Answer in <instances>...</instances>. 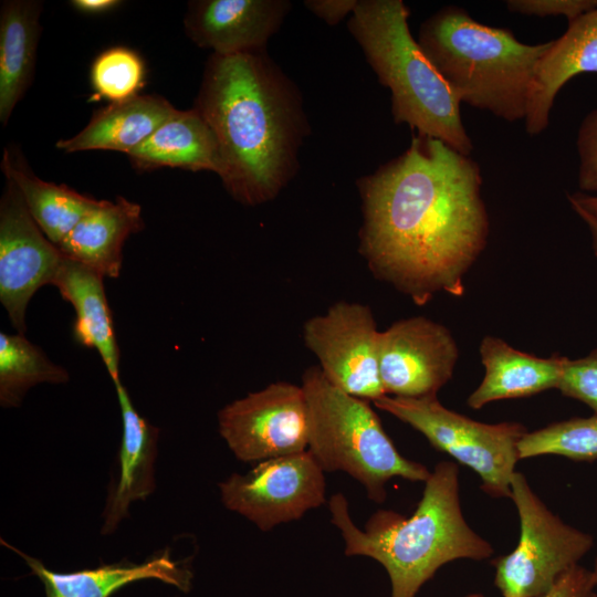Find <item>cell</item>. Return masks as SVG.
Returning a JSON list of instances; mask_svg holds the SVG:
<instances>
[{"label": "cell", "instance_id": "6da1fadb", "mask_svg": "<svg viewBox=\"0 0 597 597\" xmlns=\"http://www.w3.org/2000/svg\"><path fill=\"white\" fill-rule=\"evenodd\" d=\"M482 184L470 156L417 134L404 154L360 179L359 252L375 277L417 305L441 292L462 296L490 234Z\"/></svg>", "mask_w": 597, "mask_h": 597}, {"label": "cell", "instance_id": "7a4b0ae2", "mask_svg": "<svg viewBox=\"0 0 597 597\" xmlns=\"http://www.w3.org/2000/svg\"><path fill=\"white\" fill-rule=\"evenodd\" d=\"M193 108L214 134L232 198L245 206L275 198L296 172L308 126L297 88L264 51L212 53Z\"/></svg>", "mask_w": 597, "mask_h": 597}, {"label": "cell", "instance_id": "3957f363", "mask_svg": "<svg viewBox=\"0 0 597 597\" xmlns=\"http://www.w3.org/2000/svg\"><path fill=\"white\" fill-rule=\"evenodd\" d=\"M423 483L422 496L410 516L378 510L364 528L354 523L343 493L327 502L331 522L344 540L345 555L378 562L390 579V597H416L443 565L455 559L483 561L494 553L463 516L454 462L437 463Z\"/></svg>", "mask_w": 597, "mask_h": 597}, {"label": "cell", "instance_id": "277c9868", "mask_svg": "<svg viewBox=\"0 0 597 597\" xmlns=\"http://www.w3.org/2000/svg\"><path fill=\"white\" fill-rule=\"evenodd\" d=\"M418 43L461 103L510 123L525 121L536 67L551 41L521 42L448 6L420 25Z\"/></svg>", "mask_w": 597, "mask_h": 597}, {"label": "cell", "instance_id": "5b68a950", "mask_svg": "<svg viewBox=\"0 0 597 597\" xmlns=\"http://www.w3.org/2000/svg\"><path fill=\"white\" fill-rule=\"evenodd\" d=\"M409 14L401 0H362L348 28L379 82L391 92L395 122L470 156L473 143L460 102L412 38Z\"/></svg>", "mask_w": 597, "mask_h": 597}, {"label": "cell", "instance_id": "8992f818", "mask_svg": "<svg viewBox=\"0 0 597 597\" xmlns=\"http://www.w3.org/2000/svg\"><path fill=\"white\" fill-rule=\"evenodd\" d=\"M301 386L308 409L307 450L324 472L347 473L375 503L386 500L392 478H429L426 465L400 454L367 400L335 387L317 365L305 369Z\"/></svg>", "mask_w": 597, "mask_h": 597}, {"label": "cell", "instance_id": "52a82bcc", "mask_svg": "<svg viewBox=\"0 0 597 597\" xmlns=\"http://www.w3.org/2000/svg\"><path fill=\"white\" fill-rule=\"evenodd\" d=\"M374 405L420 432L438 451L472 469L492 498L511 496L519 442L527 432L520 422L484 423L446 408L437 396L385 395Z\"/></svg>", "mask_w": 597, "mask_h": 597}, {"label": "cell", "instance_id": "ba28073f", "mask_svg": "<svg viewBox=\"0 0 597 597\" xmlns=\"http://www.w3.org/2000/svg\"><path fill=\"white\" fill-rule=\"evenodd\" d=\"M520 520L515 548L495 558L494 585L502 597H540L594 546V537L565 523L537 496L525 475L515 471L511 496Z\"/></svg>", "mask_w": 597, "mask_h": 597}, {"label": "cell", "instance_id": "9c48e42d", "mask_svg": "<svg viewBox=\"0 0 597 597\" xmlns=\"http://www.w3.org/2000/svg\"><path fill=\"white\" fill-rule=\"evenodd\" d=\"M223 505L259 530L302 519L326 503L325 472L308 450L255 463L219 483Z\"/></svg>", "mask_w": 597, "mask_h": 597}, {"label": "cell", "instance_id": "30bf717a", "mask_svg": "<svg viewBox=\"0 0 597 597\" xmlns=\"http://www.w3.org/2000/svg\"><path fill=\"white\" fill-rule=\"evenodd\" d=\"M222 439L243 462L258 463L308 447V409L302 386L276 381L218 412Z\"/></svg>", "mask_w": 597, "mask_h": 597}, {"label": "cell", "instance_id": "8fae6325", "mask_svg": "<svg viewBox=\"0 0 597 597\" xmlns=\"http://www.w3.org/2000/svg\"><path fill=\"white\" fill-rule=\"evenodd\" d=\"M379 334L369 306L341 301L303 325L305 346L316 356L327 380L342 391L375 401L385 396Z\"/></svg>", "mask_w": 597, "mask_h": 597}, {"label": "cell", "instance_id": "7c38bea8", "mask_svg": "<svg viewBox=\"0 0 597 597\" xmlns=\"http://www.w3.org/2000/svg\"><path fill=\"white\" fill-rule=\"evenodd\" d=\"M64 259L7 180L0 200V301L18 333H25L29 302L40 287L53 285Z\"/></svg>", "mask_w": 597, "mask_h": 597}, {"label": "cell", "instance_id": "4fadbf2b", "mask_svg": "<svg viewBox=\"0 0 597 597\" xmlns=\"http://www.w3.org/2000/svg\"><path fill=\"white\" fill-rule=\"evenodd\" d=\"M378 357L385 395L421 398L437 396L452 378L459 348L444 325L413 316L380 332Z\"/></svg>", "mask_w": 597, "mask_h": 597}, {"label": "cell", "instance_id": "5bb4252c", "mask_svg": "<svg viewBox=\"0 0 597 597\" xmlns=\"http://www.w3.org/2000/svg\"><path fill=\"white\" fill-rule=\"evenodd\" d=\"M290 8L286 0H197L188 4L185 29L214 54L262 52Z\"/></svg>", "mask_w": 597, "mask_h": 597}, {"label": "cell", "instance_id": "9a60e30c", "mask_svg": "<svg viewBox=\"0 0 597 597\" xmlns=\"http://www.w3.org/2000/svg\"><path fill=\"white\" fill-rule=\"evenodd\" d=\"M1 544L15 552L44 586L45 597H111L118 589L144 579H157L182 593L190 591L193 574L188 564L175 561L170 549L155 553L142 563L122 561L75 572H54L40 559L8 542Z\"/></svg>", "mask_w": 597, "mask_h": 597}, {"label": "cell", "instance_id": "2e32d148", "mask_svg": "<svg viewBox=\"0 0 597 597\" xmlns=\"http://www.w3.org/2000/svg\"><path fill=\"white\" fill-rule=\"evenodd\" d=\"M122 415V439L117 453V473L113 476L102 513L101 533H114L135 501L146 500L156 489L155 463L159 429L135 409L128 391L114 385Z\"/></svg>", "mask_w": 597, "mask_h": 597}, {"label": "cell", "instance_id": "e0dca14e", "mask_svg": "<svg viewBox=\"0 0 597 597\" xmlns=\"http://www.w3.org/2000/svg\"><path fill=\"white\" fill-rule=\"evenodd\" d=\"M583 73H597V7L568 22L565 33L551 41L540 60L525 117L527 134L547 128L558 92Z\"/></svg>", "mask_w": 597, "mask_h": 597}, {"label": "cell", "instance_id": "ac0fdd59", "mask_svg": "<svg viewBox=\"0 0 597 597\" xmlns=\"http://www.w3.org/2000/svg\"><path fill=\"white\" fill-rule=\"evenodd\" d=\"M484 367L481 384L467 399L472 409L502 400L531 397L558 388L567 357H537L521 352L502 338L484 336L480 344Z\"/></svg>", "mask_w": 597, "mask_h": 597}, {"label": "cell", "instance_id": "d6986e66", "mask_svg": "<svg viewBox=\"0 0 597 597\" xmlns=\"http://www.w3.org/2000/svg\"><path fill=\"white\" fill-rule=\"evenodd\" d=\"M138 203L117 197L100 200L57 245L62 253L104 277L117 279L123 265V247L144 229Z\"/></svg>", "mask_w": 597, "mask_h": 597}, {"label": "cell", "instance_id": "ffe728a7", "mask_svg": "<svg viewBox=\"0 0 597 597\" xmlns=\"http://www.w3.org/2000/svg\"><path fill=\"white\" fill-rule=\"evenodd\" d=\"M53 285L75 312L74 339L95 349L113 384H118L121 355L104 289V276L65 256Z\"/></svg>", "mask_w": 597, "mask_h": 597}, {"label": "cell", "instance_id": "44dd1931", "mask_svg": "<svg viewBox=\"0 0 597 597\" xmlns=\"http://www.w3.org/2000/svg\"><path fill=\"white\" fill-rule=\"evenodd\" d=\"M176 108L159 95H137L109 103L95 112L76 135L61 139L56 147L65 153L114 150L128 155L143 144Z\"/></svg>", "mask_w": 597, "mask_h": 597}, {"label": "cell", "instance_id": "7402d4cb", "mask_svg": "<svg viewBox=\"0 0 597 597\" xmlns=\"http://www.w3.org/2000/svg\"><path fill=\"white\" fill-rule=\"evenodd\" d=\"M127 156L138 170L170 167L191 171L209 170L218 176L221 172L214 134L195 108L176 109Z\"/></svg>", "mask_w": 597, "mask_h": 597}, {"label": "cell", "instance_id": "603a6c76", "mask_svg": "<svg viewBox=\"0 0 597 597\" xmlns=\"http://www.w3.org/2000/svg\"><path fill=\"white\" fill-rule=\"evenodd\" d=\"M42 2L7 0L0 9V122L6 126L32 84Z\"/></svg>", "mask_w": 597, "mask_h": 597}, {"label": "cell", "instance_id": "cb8c5ba5", "mask_svg": "<svg viewBox=\"0 0 597 597\" xmlns=\"http://www.w3.org/2000/svg\"><path fill=\"white\" fill-rule=\"evenodd\" d=\"M1 168L6 179L18 188L31 217L55 245L100 202L66 185L40 179L13 149L3 150Z\"/></svg>", "mask_w": 597, "mask_h": 597}, {"label": "cell", "instance_id": "d4e9b609", "mask_svg": "<svg viewBox=\"0 0 597 597\" xmlns=\"http://www.w3.org/2000/svg\"><path fill=\"white\" fill-rule=\"evenodd\" d=\"M69 371L53 363L24 334L0 333V405L14 408L39 384H64Z\"/></svg>", "mask_w": 597, "mask_h": 597}, {"label": "cell", "instance_id": "484cf974", "mask_svg": "<svg viewBox=\"0 0 597 597\" xmlns=\"http://www.w3.org/2000/svg\"><path fill=\"white\" fill-rule=\"evenodd\" d=\"M520 460L544 454L562 455L574 461L597 460V415L551 423L526 432L520 440Z\"/></svg>", "mask_w": 597, "mask_h": 597}, {"label": "cell", "instance_id": "4316f807", "mask_svg": "<svg viewBox=\"0 0 597 597\" xmlns=\"http://www.w3.org/2000/svg\"><path fill=\"white\" fill-rule=\"evenodd\" d=\"M92 100L123 102L139 95L145 85V63L134 50L113 46L95 57L91 66Z\"/></svg>", "mask_w": 597, "mask_h": 597}, {"label": "cell", "instance_id": "83f0119b", "mask_svg": "<svg viewBox=\"0 0 597 597\" xmlns=\"http://www.w3.org/2000/svg\"><path fill=\"white\" fill-rule=\"evenodd\" d=\"M557 389L584 402L597 415V348L585 357L567 358Z\"/></svg>", "mask_w": 597, "mask_h": 597}, {"label": "cell", "instance_id": "f1b7e54d", "mask_svg": "<svg viewBox=\"0 0 597 597\" xmlns=\"http://www.w3.org/2000/svg\"><path fill=\"white\" fill-rule=\"evenodd\" d=\"M579 156L578 187L586 193L597 192V109L582 121L577 140Z\"/></svg>", "mask_w": 597, "mask_h": 597}, {"label": "cell", "instance_id": "f546056e", "mask_svg": "<svg viewBox=\"0 0 597 597\" xmlns=\"http://www.w3.org/2000/svg\"><path fill=\"white\" fill-rule=\"evenodd\" d=\"M510 12L532 17H565L568 22L597 7V0H507Z\"/></svg>", "mask_w": 597, "mask_h": 597}, {"label": "cell", "instance_id": "4dcf8cb0", "mask_svg": "<svg viewBox=\"0 0 597 597\" xmlns=\"http://www.w3.org/2000/svg\"><path fill=\"white\" fill-rule=\"evenodd\" d=\"M591 570L577 565L540 597H597Z\"/></svg>", "mask_w": 597, "mask_h": 597}, {"label": "cell", "instance_id": "1f68e13d", "mask_svg": "<svg viewBox=\"0 0 597 597\" xmlns=\"http://www.w3.org/2000/svg\"><path fill=\"white\" fill-rule=\"evenodd\" d=\"M304 4L326 23L335 25L349 12L353 13L357 0H307Z\"/></svg>", "mask_w": 597, "mask_h": 597}, {"label": "cell", "instance_id": "d6a6232c", "mask_svg": "<svg viewBox=\"0 0 597 597\" xmlns=\"http://www.w3.org/2000/svg\"><path fill=\"white\" fill-rule=\"evenodd\" d=\"M122 2L118 0H73L71 4L80 12L87 14H101L108 12Z\"/></svg>", "mask_w": 597, "mask_h": 597}, {"label": "cell", "instance_id": "836d02e7", "mask_svg": "<svg viewBox=\"0 0 597 597\" xmlns=\"http://www.w3.org/2000/svg\"><path fill=\"white\" fill-rule=\"evenodd\" d=\"M570 206H577L597 217V193L576 191L567 195Z\"/></svg>", "mask_w": 597, "mask_h": 597}, {"label": "cell", "instance_id": "e575fe53", "mask_svg": "<svg viewBox=\"0 0 597 597\" xmlns=\"http://www.w3.org/2000/svg\"><path fill=\"white\" fill-rule=\"evenodd\" d=\"M572 208L587 226L591 239V249L594 254L597 256V217L588 213L577 206H572Z\"/></svg>", "mask_w": 597, "mask_h": 597}, {"label": "cell", "instance_id": "d590c367", "mask_svg": "<svg viewBox=\"0 0 597 597\" xmlns=\"http://www.w3.org/2000/svg\"><path fill=\"white\" fill-rule=\"evenodd\" d=\"M591 573H593L595 585L597 587V557H596L594 569L591 570Z\"/></svg>", "mask_w": 597, "mask_h": 597}, {"label": "cell", "instance_id": "8d00e7d4", "mask_svg": "<svg viewBox=\"0 0 597 597\" xmlns=\"http://www.w3.org/2000/svg\"><path fill=\"white\" fill-rule=\"evenodd\" d=\"M465 597H484V596L482 594H480V593H472V594H469Z\"/></svg>", "mask_w": 597, "mask_h": 597}]
</instances>
